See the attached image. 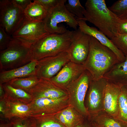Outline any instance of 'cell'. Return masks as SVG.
Returning a JSON list of instances; mask_svg holds the SVG:
<instances>
[{
  "instance_id": "836d02e7",
  "label": "cell",
  "mask_w": 127,
  "mask_h": 127,
  "mask_svg": "<svg viewBox=\"0 0 127 127\" xmlns=\"http://www.w3.org/2000/svg\"><path fill=\"white\" fill-rule=\"evenodd\" d=\"M16 5L24 11L32 2L30 0H12Z\"/></svg>"
},
{
  "instance_id": "6da1fadb",
  "label": "cell",
  "mask_w": 127,
  "mask_h": 127,
  "mask_svg": "<svg viewBox=\"0 0 127 127\" xmlns=\"http://www.w3.org/2000/svg\"><path fill=\"white\" fill-rule=\"evenodd\" d=\"M119 62L111 50L90 36L88 54L83 64L93 79L97 80L103 77L114 65Z\"/></svg>"
},
{
  "instance_id": "ac0fdd59",
  "label": "cell",
  "mask_w": 127,
  "mask_h": 127,
  "mask_svg": "<svg viewBox=\"0 0 127 127\" xmlns=\"http://www.w3.org/2000/svg\"><path fill=\"white\" fill-rule=\"evenodd\" d=\"M103 77L97 80L92 79L88 89V110L94 112L99 110L102 103V95L107 83L103 86L101 83Z\"/></svg>"
},
{
  "instance_id": "ffe728a7",
  "label": "cell",
  "mask_w": 127,
  "mask_h": 127,
  "mask_svg": "<svg viewBox=\"0 0 127 127\" xmlns=\"http://www.w3.org/2000/svg\"><path fill=\"white\" fill-rule=\"evenodd\" d=\"M103 77L107 80H115L122 82L127 85V58L124 61L114 65Z\"/></svg>"
},
{
  "instance_id": "5bb4252c",
  "label": "cell",
  "mask_w": 127,
  "mask_h": 127,
  "mask_svg": "<svg viewBox=\"0 0 127 127\" xmlns=\"http://www.w3.org/2000/svg\"><path fill=\"white\" fill-rule=\"evenodd\" d=\"M28 93L33 99L44 97L57 99L68 95L66 90L57 86L50 79H40Z\"/></svg>"
},
{
  "instance_id": "8992f818",
  "label": "cell",
  "mask_w": 127,
  "mask_h": 127,
  "mask_svg": "<svg viewBox=\"0 0 127 127\" xmlns=\"http://www.w3.org/2000/svg\"><path fill=\"white\" fill-rule=\"evenodd\" d=\"M25 17L24 11L12 0H0V26L9 35L21 26Z\"/></svg>"
},
{
  "instance_id": "e575fe53",
  "label": "cell",
  "mask_w": 127,
  "mask_h": 127,
  "mask_svg": "<svg viewBox=\"0 0 127 127\" xmlns=\"http://www.w3.org/2000/svg\"><path fill=\"white\" fill-rule=\"evenodd\" d=\"M75 127H95V126L91 122H86L84 121L79 123Z\"/></svg>"
},
{
  "instance_id": "7402d4cb",
  "label": "cell",
  "mask_w": 127,
  "mask_h": 127,
  "mask_svg": "<svg viewBox=\"0 0 127 127\" xmlns=\"http://www.w3.org/2000/svg\"><path fill=\"white\" fill-rule=\"evenodd\" d=\"M27 119L31 127H65L55 115L30 116Z\"/></svg>"
},
{
  "instance_id": "74e56055",
  "label": "cell",
  "mask_w": 127,
  "mask_h": 127,
  "mask_svg": "<svg viewBox=\"0 0 127 127\" xmlns=\"http://www.w3.org/2000/svg\"><path fill=\"white\" fill-rule=\"evenodd\" d=\"M125 88H126V89H127V88H126V87H125Z\"/></svg>"
},
{
  "instance_id": "f546056e",
  "label": "cell",
  "mask_w": 127,
  "mask_h": 127,
  "mask_svg": "<svg viewBox=\"0 0 127 127\" xmlns=\"http://www.w3.org/2000/svg\"><path fill=\"white\" fill-rule=\"evenodd\" d=\"M41 4L47 12L64 0H34Z\"/></svg>"
},
{
  "instance_id": "3957f363",
  "label": "cell",
  "mask_w": 127,
  "mask_h": 127,
  "mask_svg": "<svg viewBox=\"0 0 127 127\" xmlns=\"http://www.w3.org/2000/svg\"><path fill=\"white\" fill-rule=\"evenodd\" d=\"M32 44L11 37L6 48L0 52V70L7 71L24 66L32 60Z\"/></svg>"
},
{
  "instance_id": "277c9868",
  "label": "cell",
  "mask_w": 127,
  "mask_h": 127,
  "mask_svg": "<svg viewBox=\"0 0 127 127\" xmlns=\"http://www.w3.org/2000/svg\"><path fill=\"white\" fill-rule=\"evenodd\" d=\"M73 31L67 30L62 34H50L33 43L32 45V60L56 55L67 51L71 44Z\"/></svg>"
},
{
  "instance_id": "d6986e66",
  "label": "cell",
  "mask_w": 127,
  "mask_h": 127,
  "mask_svg": "<svg viewBox=\"0 0 127 127\" xmlns=\"http://www.w3.org/2000/svg\"><path fill=\"white\" fill-rule=\"evenodd\" d=\"M55 116L65 127H75L84 121L81 114L70 105Z\"/></svg>"
},
{
  "instance_id": "484cf974",
  "label": "cell",
  "mask_w": 127,
  "mask_h": 127,
  "mask_svg": "<svg viewBox=\"0 0 127 127\" xmlns=\"http://www.w3.org/2000/svg\"><path fill=\"white\" fill-rule=\"evenodd\" d=\"M118 111L117 118L127 123V90L122 86L118 100Z\"/></svg>"
},
{
  "instance_id": "e0dca14e",
  "label": "cell",
  "mask_w": 127,
  "mask_h": 127,
  "mask_svg": "<svg viewBox=\"0 0 127 127\" xmlns=\"http://www.w3.org/2000/svg\"><path fill=\"white\" fill-rule=\"evenodd\" d=\"M37 62L33 60L22 67L10 70L0 71V84L6 83L15 78L36 75Z\"/></svg>"
},
{
  "instance_id": "4dcf8cb0",
  "label": "cell",
  "mask_w": 127,
  "mask_h": 127,
  "mask_svg": "<svg viewBox=\"0 0 127 127\" xmlns=\"http://www.w3.org/2000/svg\"><path fill=\"white\" fill-rule=\"evenodd\" d=\"M11 38L6 33L4 29L0 26V52L6 48Z\"/></svg>"
},
{
  "instance_id": "30bf717a",
  "label": "cell",
  "mask_w": 127,
  "mask_h": 127,
  "mask_svg": "<svg viewBox=\"0 0 127 127\" xmlns=\"http://www.w3.org/2000/svg\"><path fill=\"white\" fill-rule=\"evenodd\" d=\"M90 37L79 28L73 31L71 43L67 51L71 61L84 64L89 52Z\"/></svg>"
},
{
  "instance_id": "9c48e42d",
  "label": "cell",
  "mask_w": 127,
  "mask_h": 127,
  "mask_svg": "<svg viewBox=\"0 0 127 127\" xmlns=\"http://www.w3.org/2000/svg\"><path fill=\"white\" fill-rule=\"evenodd\" d=\"M70 61L67 51L38 61L36 75L39 79H50L67 63Z\"/></svg>"
},
{
  "instance_id": "7a4b0ae2",
  "label": "cell",
  "mask_w": 127,
  "mask_h": 127,
  "mask_svg": "<svg viewBox=\"0 0 127 127\" xmlns=\"http://www.w3.org/2000/svg\"><path fill=\"white\" fill-rule=\"evenodd\" d=\"M84 19L94 25L111 39L117 32L119 19L107 7L104 0H87Z\"/></svg>"
},
{
  "instance_id": "8fae6325",
  "label": "cell",
  "mask_w": 127,
  "mask_h": 127,
  "mask_svg": "<svg viewBox=\"0 0 127 127\" xmlns=\"http://www.w3.org/2000/svg\"><path fill=\"white\" fill-rule=\"evenodd\" d=\"M50 34L45 29L43 20L32 21L25 19L22 24L12 36L32 44Z\"/></svg>"
},
{
  "instance_id": "83f0119b",
  "label": "cell",
  "mask_w": 127,
  "mask_h": 127,
  "mask_svg": "<svg viewBox=\"0 0 127 127\" xmlns=\"http://www.w3.org/2000/svg\"><path fill=\"white\" fill-rule=\"evenodd\" d=\"M108 8L119 19L127 20V0H119Z\"/></svg>"
},
{
  "instance_id": "2e32d148",
  "label": "cell",
  "mask_w": 127,
  "mask_h": 127,
  "mask_svg": "<svg viewBox=\"0 0 127 127\" xmlns=\"http://www.w3.org/2000/svg\"><path fill=\"white\" fill-rule=\"evenodd\" d=\"M122 86L113 83H107L103 94L104 109L112 116L118 115V100Z\"/></svg>"
},
{
  "instance_id": "d590c367",
  "label": "cell",
  "mask_w": 127,
  "mask_h": 127,
  "mask_svg": "<svg viewBox=\"0 0 127 127\" xmlns=\"http://www.w3.org/2000/svg\"><path fill=\"white\" fill-rule=\"evenodd\" d=\"M0 127H11L10 123H0Z\"/></svg>"
},
{
  "instance_id": "ba28073f",
  "label": "cell",
  "mask_w": 127,
  "mask_h": 127,
  "mask_svg": "<svg viewBox=\"0 0 127 127\" xmlns=\"http://www.w3.org/2000/svg\"><path fill=\"white\" fill-rule=\"evenodd\" d=\"M30 116L56 115L70 105L69 95L53 99L41 98L33 99L29 104Z\"/></svg>"
},
{
  "instance_id": "4fadbf2b",
  "label": "cell",
  "mask_w": 127,
  "mask_h": 127,
  "mask_svg": "<svg viewBox=\"0 0 127 127\" xmlns=\"http://www.w3.org/2000/svg\"><path fill=\"white\" fill-rule=\"evenodd\" d=\"M86 70L84 64L70 61L50 80L57 86L66 90L68 86L78 78Z\"/></svg>"
},
{
  "instance_id": "1f68e13d",
  "label": "cell",
  "mask_w": 127,
  "mask_h": 127,
  "mask_svg": "<svg viewBox=\"0 0 127 127\" xmlns=\"http://www.w3.org/2000/svg\"><path fill=\"white\" fill-rule=\"evenodd\" d=\"M11 127H31L26 119L14 118L10 120Z\"/></svg>"
},
{
  "instance_id": "8d00e7d4",
  "label": "cell",
  "mask_w": 127,
  "mask_h": 127,
  "mask_svg": "<svg viewBox=\"0 0 127 127\" xmlns=\"http://www.w3.org/2000/svg\"><path fill=\"white\" fill-rule=\"evenodd\" d=\"M95 127H98V126H95Z\"/></svg>"
},
{
  "instance_id": "d6a6232c",
  "label": "cell",
  "mask_w": 127,
  "mask_h": 127,
  "mask_svg": "<svg viewBox=\"0 0 127 127\" xmlns=\"http://www.w3.org/2000/svg\"><path fill=\"white\" fill-rule=\"evenodd\" d=\"M117 32L118 33L121 34H127V20L119 19Z\"/></svg>"
},
{
  "instance_id": "4316f807",
  "label": "cell",
  "mask_w": 127,
  "mask_h": 127,
  "mask_svg": "<svg viewBox=\"0 0 127 127\" xmlns=\"http://www.w3.org/2000/svg\"><path fill=\"white\" fill-rule=\"evenodd\" d=\"M67 1L65 4V6L72 15L76 19H84L85 9L79 0H68Z\"/></svg>"
},
{
  "instance_id": "5b68a950",
  "label": "cell",
  "mask_w": 127,
  "mask_h": 127,
  "mask_svg": "<svg viewBox=\"0 0 127 127\" xmlns=\"http://www.w3.org/2000/svg\"><path fill=\"white\" fill-rule=\"evenodd\" d=\"M67 0L64 1L47 12L43 20L45 29L50 34H62L67 30L58 24L65 22L70 27L76 30L78 24L76 19L67 10L65 5Z\"/></svg>"
},
{
  "instance_id": "44dd1931",
  "label": "cell",
  "mask_w": 127,
  "mask_h": 127,
  "mask_svg": "<svg viewBox=\"0 0 127 127\" xmlns=\"http://www.w3.org/2000/svg\"><path fill=\"white\" fill-rule=\"evenodd\" d=\"M33 1L24 10L25 19L32 21L43 20L47 12L41 4L35 0Z\"/></svg>"
},
{
  "instance_id": "9a60e30c",
  "label": "cell",
  "mask_w": 127,
  "mask_h": 127,
  "mask_svg": "<svg viewBox=\"0 0 127 127\" xmlns=\"http://www.w3.org/2000/svg\"><path fill=\"white\" fill-rule=\"evenodd\" d=\"M76 20L79 28L81 31L95 38L102 44L110 49L114 53L119 62L125 60L124 55L102 32L96 28L89 26L84 19Z\"/></svg>"
},
{
  "instance_id": "52a82bcc",
  "label": "cell",
  "mask_w": 127,
  "mask_h": 127,
  "mask_svg": "<svg viewBox=\"0 0 127 127\" xmlns=\"http://www.w3.org/2000/svg\"><path fill=\"white\" fill-rule=\"evenodd\" d=\"M92 79L90 73L86 70L66 89L69 97L70 105L81 114L86 115L88 113L84 104V99Z\"/></svg>"
},
{
  "instance_id": "d4e9b609",
  "label": "cell",
  "mask_w": 127,
  "mask_h": 127,
  "mask_svg": "<svg viewBox=\"0 0 127 127\" xmlns=\"http://www.w3.org/2000/svg\"><path fill=\"white\" fill-rule=\"evenodd\" d=\"M91 122L99 127H127V123L114 117H101L93 119Z\"/></svg>"
},
{
  "instance_id": "cb8c5ba5",
  "label": "cell",
  "mask_w": 127,
  "mask_h": 127,
  "mask_svg": "<svg viewBox=\"0 0 127 127\" xmlns=\"http://www.w3.org/2000/svg\"><path fill=\"white\" fill-rule=\"evenodd\" d=\"M40 79L36 75L13 79L6 83L13 87L23 90L28 93Z\"/></svg>"
},
{
  "instance_id": "f1b7e54d",
  "label": "cell",
  "mask_w": 127,
  "mask_h": 127,
  "mask_svg": "<svg viewBox=\"0 0 127 127\" xmlns=\"http://www.w3.org/2000/svg\"><path fill=\"white\" fill-rule=\"evenodd\" d=\"M110 39L124 55L127 56V34L117 33Z\"/></svg>"
},
{
  "instance_id": "7c38bea8",
  "label": "cell",
  "mask_w": 127,
  "mask_h": 127,
  "mask_svg": "<svg viewBox=\"0 0 127 127\" xmlns=\"http://www.w3.org/2000/svg\"><path fill=\"white\" fill-rule=\"evenodd\" d=\"M0 111L4 117L9 120L15 118L25 119L30 115L29 104L11 99L5 94L0 98Z\"/></svg>"
},
{
  "instance_id": "603a6c76",
  "label": "cell",
  "mask_w": 127,
  "mask_h": 127,
  "mask_svg": "<svg viewBox=\"0 0 127 127\" xmlns=\"http://www.w3.org/2000/svg\"><path fill=\"white\" fill-rule=\"evenodd\" d=\"M2 84L5 94L8 97L27 104H29L32 100L33 99L32 96L25 91L15 88L6 83Z\"/></svg>"
}]
</instances>
